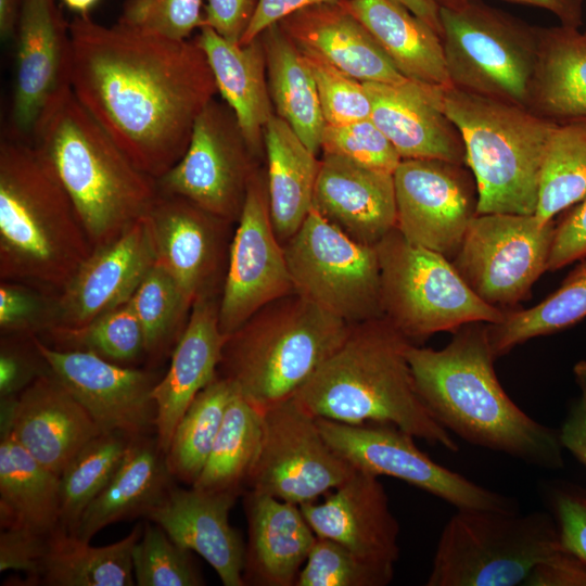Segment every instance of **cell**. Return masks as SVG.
I'll use <instances>...</instances> for the list:
<instances>
[{
    "label": "cell",
    "mask_w": 586,
    "mask_h": 586,
    "mask_svg": "<svg viewBox=\"0 0 586 586\" xmlns=\"http://www.w3.org/2000/svg\"><path fill=\"white\" fill-rule=\"evenodd\" d=\"M551 505L563 546L586 561V489L556 488Z\"/></svg>",
    "instance_id": "obj_53"
},
{
    "label": "cell",
    "mask_w": 586,
    "mask_h": 586,
    "mask_svg": "<svg viewBox=\"0 0 586 586\" xmlns=\"http://www.w3.org/2000/svg\"><path fill=\"white\" fill-rule=\"evenodd\" d=\"M55 295L22 282L2 280L0 330L2 335H39L54 324Z\"/></svg>",
    "instance_id": "obj_50"
},
{
    "label": "cell",
    "mask_w": 586,
    "mask_h": 586,
    "mask_svg": "<svg viewBox=\"0 0 586 586\" xmlns=\"http://www.w3.org/2000/svg\"><path fill=\"white\" fill-rule=\"evenodd\" d=\"M140 322L145 358L158 364L171 354L180 339L192 308L174 278L154 264L130 298Z\"/></svg>",
    "instance_id": "obj_43"
},
{
    "label": "cell",
    "mask_w": 586,
    "mask_h": 586,
    "mask_svg": "<svg viewBox=\"0 0 586 586\" xmlns=\"http://www.w3.org/2000/svg\"><path fill=\"white\" fill-rule=\"evenodd\" d=\"M130 301V300H129ZM75 328L52 327L41 335L52 347L92 353L130 366L145 358L144 336L130 302Z\"/></svg>",
    "instance_id": "obj_44"
},
{
    "label": "cell",
    "mask_w": 586,
    "mask_h": 586,
    "mask_svg": "<svg viewBox=\"0 0 586 586\" xmlns=\"http://www.w3.org/2000/svg\"><path fill=\"white\" fill-rule=\"evenodd\" d=\"M33 343L51 373L85 407L102 432L129 437L155 432L152 396L160 380L149 370L123 366L92 353L59 349L33 335Z\"/></svg>",
    "instance_id": "obj_19"
},
{
    "label": "cell",
    "mask_w": 586,
    "mask_h": 586,
    "mask_svg": "<svg viewBox=\"0 0 586 586\" xmlns=\"http://www.w3.org/2000/svg\"><path fill=\"white\" fill-rule=\"evenodd\" d=\"M62 2L76 15H89V12L97 5L99 0H62Z\"/></svg>",
    "instance_id": "obj_62"
},
{
    "label": "cell",
    "mask_w": 586,
    "mask_h": 586,
    "mask_svg": "<svg viewBox=\"0 0 586 586\" xmlns=\"http://www.w3.org/2000/svg\"><path fill=\"white\" fill-rule=\"evenodd\" d=\"M237 495L171 486L146 519L200 555L225 586H244L245 544L229 522Z\"/></svg>",
    "instance_id": "obj_26"
},
{
    "label": "cell",
    "mask_w": 586,
    "mask_h": 586,
    "mask_svg": "<svg viewBox=\"0 0 586 586\" xmlns=\"http://www.w3.org/2000/svg\"><path fill=\"white\" fill-rule=\"evenodd\" d=\"M394 572L329 538H316L295 586H385Z\"/></svg>",
    "instance_id": "obj_46"
},
{
    "label": "cell",
    "mask_w": 586,
    "mask_h": 586,
    "mask_svg": "<svg viewBox=\"0 0 586 586\" xmlns=\"http://www.w3.org/2000/svg\"><path fill=\"white\" fill-rule=\"evenodd\" d=\"M51 373L31 336L2 335L0 398L15 397L40 375Z\"/></svg>",
    "instance_id": "obj_51"
},
{
    "label": "cell",
    "mask_w": 586,
    "mask_h": 586,
    "mask_svg": "<svg viewBox=\"0 0 586 586\" xmlns=\"http://www.w3.org/2000/svg\"><path fill=\"white\" fill-rule=\"evenodd\" d=\"M555 229L535 214H476L451 262L482 301L504 309L526 298L548 270Z\"/></svg>",
    "instance_id": "obj_12"
},
{
    "label": "cell",
    "mask_w": 586,
    "mask_h": 586,
    "mask_svg": "<svg viewBox=\"0 0 586 586\" xmlns=\"http://www.w3.org/2000/svg\"><path fill=\"white\" fill-rule=\"evenodd\" d=\"M431 26L441 37L440 7L433 0H394Z\"/></svg>",
    "instance_id": "obj_61"
},
{
    "label": "cell",
    "mask_w": 586,
    "mask_h": 586,
    "mask_svg": "<svg viewBox=\"0 0 586 586\" xmlns=\"http://www.w3.org/2000/svg\"><path fill=\"white\" fill-rule=\"evenodd\" d=\"M203 0H125L118 23L175 40L203 25Z\"/></svg>",
    "instance_id": "obj_49"
},
{
    "label": "cell",
    "mask_w": 586,
    "mask_h": 586,
    "mask_svg": "<svg viewBox=\"0 0 586 586\" xmlns=\"http://www.w3.org/2000/svg\"><path fill=\"white\" fill-rule=\"evenodd\" d=\"M194 41L204 52L217 91L235 116L252 153L264 152V129L276 114L270 98L265 50L260 37L234 43L208 26H201Z\"/></svg>",
    "instance_id": "obj_30"
},
{
    "label": "cell",
    "mask_w": 586,
    "mask_h": 586,
    "mask_svg": "<svg viewBox=\"0 0 586 586\" xmlns=\"http://www.w3.org/2000/svg\"><path fill=\"white\" fill-rule=\"evenodd\" d=\"M318 537L393 571L399 558V524L379 476L361 470L326 495L300 506Z\"/></svg>",
    "instance_id": "obj_23"
},
{
    "label": "cell",
    "mask_w": 586,
    "mask_h": 586,
    "mask_svg": "<svg viewBox=\"0 0 586 586\" xmlns=\"http://www.w3.org/2000/svg\"><path fill=\"white\" fill-rule=\"evenodd\" d=\"M259 37L276 114L291 126L310 151L318 154L326 120L306 59L278 24L266 28Z\"/></svg>",
    "instance_id": "obj_36"
},
{
    "label": "cell",
    "mask_w": 586,
    "mask_h": 586,
    "mask_svg": "<svg viewBox=\"0 0 586 586\" xmlns=\"http://www.w3.org/2000/svg\"><path fill=\"white\" fill-rule=\"evenodd\" d=\"M441 109L459 130L477 188L476 214L533 215L542 165L557 124L510 102L437 87Z\"/></svg>",
    "instance_id": "obj_7"
},
{
    "label": "cell",
    "mask_w": 586,
    "mask_h": 586,
    "mask_svg": "<svg viewBox=\"0 0 586 586\" xmlns=\"http://www.w3.org/2000/svg\"><path fill=\"white\" fill-rule=\"evenodd\" d=\"M155 262L152 230L144 216L116 239L92 249L55 295L53 327H80L127 303Z\"/></svg>",
    "instance_id": "obj_21"
},
{
    "label": "cell",
    "mask_w": 586,
    "mask_h": 586,
    "mask_svg": "<svg viewBox=\"0 0 586 586\" xmlns=\"http://www.w3.org/2000/svg\"><path fill=\"white\" fill-rule=\"evenodd\" d=\"M320 151L392 174L402 161L396 148L371 118L326 125Z\"/></svg>",
    "instance_id": "obj_48"
},
{
    "label": "cell",
    "mask_w": 586,
    "mask_h": 586,
    "mask_svg": "<svg viewBox=\"0 0 586 586\" xmlns=\"http://www.w3.org/2000/svg\"><path fill=\"white\" fill-rule=\"evenodd\" d=\"M0 432L9 431L38 462L58 474L102 431L52 374L37 378L17 396L1 398Z\"/></svg>",
    "instance_id": "obj_22"
},
{
    "label": "cell",
    "mask_w": 586,
    "mask_h": 586,
    "mask_svg": "<svg viewBox=\"0 0 586 586\" xmlns=\"http://www.w3.org/2000/svg\"><path fill=\"white\" fill-rule=\"evenodd\" d=\"M244 510V584L295 586L317 538L300 506L249 488Z\"/></svg>",
    "instance_id": "obj_29"
},
{
    "label": "cell",
    "mask_w": 586,
    "mask_h": 586,
    "mask_svg": "<svg viewBox=\"0 0 586 586\" xmlns=\"http://www.w3.org/2000/svg\"><path fill=\"white\" fill-rule=\"evenodd\" d=\"M586 198V124L557 125L544 156L535 216L543 225Z\"/></svg>",
    "instance_id": "obj_41"
},
{
    "label": "cell",
    "mask_w": 586,
    "mask_h": 586,
    "mask_svg": "<svg viewBox=\"0 0 586 586\" xmlns=\"http://www.w3.org/2000/svg\"><path fill=\"white\" fill-rule=\"evenodd\" d=\"M283 250L294 292L351 326L383 317L375 246L353 240L311 207Z\"/></svg>",
    "instance_id": "obj_11"
},
{
    "label": "cell",
    "mask_w": 586,
    "mask_h": 586,
    "mask_svg": "<svg viewBox=\"0 0 586 586\" xmlns=\"http://www.w3.org/2000/svg\"><path fill=\"white\" fill-rule=\"evenodd\" d=\"M174 480L156 435L131 438L117 470L85 509L73 535L91 542L110 524L146 518L165 498Z\"/></svg>",
    "instance_id": "obj_31"
},
{
    "label": "cell",
    "mask_w": 586,
    "mask_h": 586,
    "mask_svg": "<svg viewBox=\"0 0 586 586\" xmlns=\"http://www.w3.org/2000/svg\"><path fill=\"white\" fill-rule=\"evenodd\" d=\"M523 585L526 586H586V561L563 547L538 563Z\"/></svg>",
    "instance_id": "obj_56"
},
{
    "label": "cell",
    "mask_w": 586,
    "mask_h": 586,
    "mask_svg": "<svg viewBox=\"0 0 586 586\" xmlns=\"http://www.w3.org/2000/svg\"><path fill=\"white\" fill-rule=\"evenodd\" d=\"M345 0H259L255 14L239 44H246L256 39L266 28L302 9L320 3L342 2Z\"/></svg>",
    "instance_id": "obj_57"
},
{
    "label": "cell",
    "mask_w": 586,
    "mask_h": 586,
    "mask_svg": "<svg viewBox=\"0 0 586 586\" xmlns=\"http://www.w3.org/2000/svg\"><path fill=\"white\" fill-rule=\"evenodd\" d=\"M561 285L538 304L521 310H506L498 323H487L495 358L537 336L551 334L586 318V256Z\"/></svg>",
    "instance_id": "obj_39"
},
{
    "label": "cell",
    "mask_w": 586,
    "mask_h": 586,
    "mask_svg": "<svg viewBox=\"0 0 586 586\" xmlns=\"http://www.w3.org/2000/svg\"><path fill=\"white\" fill-rule=\"evenodd\" d=\"M375 249L383 317L412 343L468 323H498L505 318V309L485 303L470 289L451 259L408 242L396 228Z\"/></svg>",
    "instance_id": "obj_9"
},
{
    "label": "cell",
    "mask_w": 586,
    "mask_h": 586,
    "mask_svg": "<svg viewBox=\"0 0 586 586\" xmlns=\"http://www.w3.org/2000/svg\"><path fill=\"white\" fill-rule=\"evenodd\" d=\"M563 547L557 522L546 512L457 509L441 533L425 585H523L538 563Z\"/></svg>",
    "instance_id": "obj_8"
},
{
    "label": "cell",
    "mask_w": 586,
    "mask_h": 586,
    "mask_svg": "<svg viewBox=\"0 0 586 586\" xmlns=\"http://www.w3.org/2000/svg\"><path fill=\"white\" fill-rule=\"evenodd\" d=\"M152 230L156 264L177 282L193 303L220 294L229 249L230 221L178 195L157 194L146 215Z\"/></svg>",
    "instance_id": "obj_20"
},
{
    "label": "cell",
    "mask_w": 586,
    "mask_h": 586,
    "mask_svg": "<svg viewBox=\"0 0 586 586\" xmlns=\"http://www.w3.org/2000/svg\"><path fill=\"white\" fill-rule=\"evenodd\" d=\"M71 88L133 164L157 179L183 155L217 92L194 39L175 40L90 15L69 22Z\"/></svg>",
    "instance_id": "obj_1"
},
{
    "label": "cell",
    "mask_w": 586,
    "mask_h": 586,
    "mask_svg": "<svg viewBox=\"0 0 586 586\" xmlns=\"http://www.w3.org/2000/svg\"><path fill=\"white\" fill-rule=\"evenodd\" d=\"M263 412L237 390L206 463L192 487L212 493L241 494L259 448Z\"/></svg>",
    "instance_id": "obj_38"
},
{
    "label": "cell",
    "mask_w": 586,
    "mask_h": 586,
    "mask_svg": "<svg viewBox=\"0 0 586 586\" xmlns=\"http://www.w3.org/2000/svg\"><path fill=\"white\" fill-rule=\"evenodd\" d=\"M76 209L29 142L0 141V277L58 294L92 252Z\"/></svg>",
    "instance_id": "obj_4"
},
{
    "label": "cell",
    "mask_w": 586,
    "mask_h": 586,
    "mask_svg": "<svg viewBox=\"0 0 586 586\" xmlns=\"http://www.w3.org/2000/svg\"><path fill=\"white\" fill-rule=\"evenodd\" d=\"M133 437L101 432L71 459L60 475V528L74 534L88 505L113 476Z\"/></svg>",
    "instance_id": "obj_42"
},
{
    "label": "cell",
    "mask_w": 586,
    "mask_h": 586,
    "mask_svg": "<svg viewBox=\"0 0 586 586\" xmlns=\"http://www.w3.org/2000/svg\"><path fill=\"white\" fill-rule=\"evenodd\" d=\"M30 142L71 199L92 247L116 239L153 206L156 179L133 164L72 88Z\"/></svg>",
    "instance_id": "obj_5"
},
{
    "label": "cell",
    "mask_w": 586,
    "mask_h": 586,
    "mask_svg": "<svg viewBox=\"0 0 586 586\" xmlns=\"http://www.w3.org/2000/svg\"><path fill=\"white\" fill-rule=\"evenodd\" d=\"M220 294L199 297L170 354L167 372L155 384V435L166 454L174 431L194 399L217 375L227 341L219 326Z\"/></svg>",
    "instance_id": "obj_27"
},
{
    "label": "cell",
    "mask_w": 586,
    "mask_h": 586,
    "mask_svg": "<svg viewBox=\"0 0 586 586\" xmlns=\"http://www.w3.org/2000/svg\"><path fill=\"white\" fill-rule=\"evenodd\" d=\"M311 207L353 240L375 246L396 228L393 174L323 154Z\"/></svg>",
    "instance_id": "obj_25"
},
{
    "label": "cell",
    "mask_w": 586,
    "mask_h": 586,
    "mask_svg": "<svg viewBox=\"0 0 586 586\" xmlns=\"http://www.w3.org/2000/svg\"><path fill=\"white\" fill-rule=\"evenodd\" d=\"M140 524L123 539L93 547L90 542L58 528L37 582L48 586H132V549L142 534Z\"/></svg>",
    "instance_id": "obj_37"
},
{
    "label": "cell",
    "mask_w": 586,
    "mask_h": 586,
    "mask_svg": "<svg viewBox=\"0 0 586 586\" xmlns=\"http://www.w3.org/2000/svg\"><path fill=\"white\" fill-rule=\"evenodd\" d=\"M60 476L38 462L9 431H1V528L51 535L60 528Z\"/></svg>",
    "instance_id": "obj_35"
},
{
    "label": "cell",
    "mask_w": 586,
    "mask_h": 586,
    "mask_svg": "<svg viewBox=\"0 0 586 586\" xmlns=\"http://www.w3.org/2000/svg\"><path fill=\"white\" fill-rule=\"evenodd\" d=\"M317 421L327 442L356 470L402 480L457 509L517 512L512 498L436 463L418 448L415 436L393 424H349L326 418Z\"/></svg>",
    "instance_id": "obj_15"
},
{
    "label": "cell",
    "mask_w": 586,
    "mask_h": 586,
    "mask_svg": "<svg viewBox=\"0 0 586 586\" xmlns=\"http://www.w3.org/2000/svg\"><path fill=\"white\" fill-rule=\"evenodd\" d=\"M235 392V385L218 374L194 397L179 420L165 454L174 479L190 486L196 481Z\"/></svg>",
    "instance_id": "obj_40"
},
{
    "label": "cell",
    "mask_w": 586,
    "mask_h": 586,
    "mask_svg": "<svg viewBox=\"0 0 586 586\" xmlns=\"http://www.w3.org/2000/svg\"><path fill=\"white\" fill-rule=\"evenodd\" d=\"M351 328L293 292L269 303L228 335L218 374L264 411L293 397Z\"/></svg>",
    "instance_id": "obj_6"
},
{
    "label": "cell",
    "mask_w": 586,
    "mask_h": 586,
    "mask_svg": "<svg viewBox=\"0 0 586 586\" xmlns=\"http://www.w3.org/2000/svg\"><path fill=\"white\" fill-rule=\"evenodd\" d=\"M237 222L219 298V326L227 336L269 303L294 292L283 244L272 227L266 174L259 168Z\"/></svg>",
    "instance_id": "obj_16"
},
{
    "label": "cell",
    "mask_w": 586,
    "mask_h": 586,
    "mask_svg": "<svg viewBox=\"0 0 586 586\" xmlns=\"http://www.w3.org/2000/svg\"><path fill=\"white\" fill-rule=\"evenodd\" d=\"M440 20L450 85L526 107L539 27L482 0L440 8Z\"/></svg>",
    "instance_id": "obj_10"
},
{
    "label": "cell",
    "mask_w": 586,
    "mask_h": 586,
    "mask_svg": "<svg viewBox=\"0 0 586 586\" xmlns=\"http://www.w3.org/2000/svg\"><path fill=\"white\" fill-rule=\"evenodd\" d=\"M440 8H455L467 0H433ZM551 12L563 26L579 28L583 24L584 0H508Z\"/></svg>",
    "instance_id": "obj_59"
},
{
    "label": "cell",
    "mask_w": 586,
    "mask_h": 586,
    "mask_svg": "<svg viewBox=\"0 0 586 586\" xmlns=\"http://www.w3.org/2000/svg\"><path fill=\"white\" fill-rule=\"evenodd\" d=\"M372 122L402 160L433 158L466 164L461 135L438 104L436 89L406 79L398 84L364 82Z\"/></svg>",
    "instance_id": "obj_24"
},
{
    "label": "cell",
    "mask_w": 586,
    "mask_h": 586,
    "mask_svg": "<svg viewBox=\"0 0 586 586\" xmlns=\"http://www.w3.org/2000/svg\"><path fill=\"white\" fill-rule=\"evenodd\" d=\"M558 432L562 448L586 468V396L573 403Z\"/></svg>",
    "instance_id": "obj_58"
},
{
    "label": "cell",
    "mask_w": 586,
    "mask_h": 586,
    "mask_svg": "<svg viewBox=\"0 0 586 586\" xmlns=\"http://www.w3.org/2000/svg\"><path fill=\"white\" fill-rule=\"evenodd\" d=\"M396 229L410 243L453 259L477 209V188L462 165L404 158L395 169Z\"/></svg>",
    "instance_id": "obj_17"
},
{
    "label": "cell",
    "mask_w": 586,
    "mask_h": 586,
    "mask_svg": "<svg viewBox=\"0 0 586 586\" xmlns=\"http://www.w3.org/2000/svg\"><path fill=\"white\" fill-rule=\"evenodd\" d=\"M453 333L442 349L411 344L407 352L417 392L433 418L470 444L561 469L559 432L526 415L500 385L487 323H468Z\"/></svg>",
    "instance_id": "obj_2"
},
{
    "label": "cell",
    "mask_w": 586,
    "mask_h": 586,
    "mask_svg": "<svg viewBox=\"0 0 586 586\" xmlns=\"http://www.w3.org/2000/svg\"><path fill=\"white\" fill-rule=\"evenodd\" d=\"M573 373L582 395L586 396V360L575 364Z\"/></svg>",
    "instance_id": "obj_63"
},
{
    "label": "cell",
    "mask_w": 586,
    "mask_h": 586,
    "mask_svg": "<svg viewBox=\"0 0 586 586\" xmlns=\"http://www.w3.org/2000/svg\"><path fill=\"white\" fill-rule=\"evenodd\" d=\"M24 0H0V37L14 40Z\"/></svg>",
    "instance_id": "obj_60"
},
{
    "label": "cell",
    "mask_w": 586,
    "mask_h": 586,
    "mask_svg": "<svg viewBox=\"0 0 586 586\" xmlns=\"http://www.w3.org/2000/svg\"><path fill=\"white\" fill-rule=\"evenodd\" d=\"M584 33L586 34V30Z\"/></svg>",
    "instance_id": "obj_64"
},
{
    "label": "cell",
    "mask_w": 586,
    "mask_h": 586,
    "mask_svg": "<svg viewBox=\"0 0 586 586\" xmlns=\"http://www.w3.org/2000/svg\"><path fill=\"white\" fill-rule=\"evenodd\" d=\"M413 344L386 318L353 324L347 337L296 392L316 418L349 424H393L456 453L451 434L421 400L407 357Z\"/></svg>",
    "instance_id": "obj_3"
},
{
    "label": "cell",
    "mask_w": 586,
    "mask_h": 586,
    "mask_svg": "<svg viewBox=\"0 0 586 586\" xmlns=\"http://www.w3.org/2000/svg\"><path fill=\"white\" fill-rule=\"evenodd\" d=\"M557 125L586 124V34L538 28L537 60L526 106Z\"/></svg>",
    "instance_id": "obj_32"
},
{
    "label": "cell",
    "mask_w": 586,
    "mask_h": 586,
    "mask_svg": "<svg viewBox=\"0 0 586 586\" xmlns=\"http://www.w3.org/2000/svg\"><path fill=\"white\" fill-rule=\"evenodd\" d=\"M369 30L395 67L408 79L451 86L440 35L394 0L341 2Z\"/></svg>",
    "instance_id": "obj_33"
},
{
    "label": "cell",
    "mask_w": 586,
    "mask_h": 586,
    "mask_svg": "<svg viewBox=\"0 0 586 586\" xmlns=\"http://www.w3.org/2000/svg\"><path fill=\"white\" fill-rule=\"evenodd\" d=\"M14 40V78L4 132L30 142L44 116L71 89L69 23L56 0H24Z\"/></svg>",
    "instance_id": "obj_18"
},
{
    "label": "cell",
    "mask_w": 586,
    "mask_h": 586,
    "mask_svg": "<svg viewBox=\"0 0 586 586\" xmlns=\"http://www.w3.org/2000/svg\"><path fill=\"white\" fill-rule=\"evenodd\" d=\"M264 152L270 217L283 244L300 229L311 208L320 160L277 114L264 129Z\"/></svg>",
    "instance_id": "obj_34"
},
{
    "label": "cell",
    "mask_w": 586,
    "mask_h": 586,
    "mask_svg": "<svg viewBox=\"0 0 586 586\" xmlns=\"http://www.w3.org/2000/svg\"><path fill=\"white\" fill-rule=\"evenodd\" d=\"M259 0H206L203 25L224 38L240 43L257 9Z\"/></svg>",
    "instance_id": "obj_55"
},
{
    "label": "cell",
    "mask_w": 586,
    "mask_h": 586,
    "mask_svg": "<svg viewBox=\"0 0 586 586\" xmlns=\"http://www.w3.org/2000/svg\"><path fill=\"white\" fill-rule=\"evenodd\" d=\"M586 256V198L556 224L548 270H559Z\"/></svg>",
    "instance_id": "obj_54"
},
{
    "label": "cell",
    "mask_w": 586,
    "mask_h": 586,
    "mask_svg": "<svg viewBox=\"0 0 586 586\" xmlns=\"http://www.w3.org/2000/svg\"><path fill=\"white\" fill-rule=\"evenodd\" d=\"M190 550L174 542L154 522H145L132 549L138 586H200L204 584Z\"/></svg>",
    "instance_id": "obj_45"
},
{
    "label": "cell",
    "mask_w": 586,
    "mask_h": 586,
    "mask_svg": "<svg viewBox=\"0 0 586 586\" xmlns=\"http://www.w3.org/2000/svg\"><path fill=\"white\" fill-rule=\"evenodd\" d=\"M355 470L327 442L317 418L291 397L264 410L246 485L301 506L329 494Z\"/></svg>",
    "instance_id": "obj_13"
},
{
    "label": "cell",
    "mask_w": 586,
    "mask_h": 586,
    "mask_svg": "<svg viewBox=\"0 0 586 586\" xmlns=\"http://www.w3.org/2000/svg\"><path fill=\"white\" fill-rule=\"evenodd\" d=\"M49 536L22 528H1L0 571L23 572L27 585H37Z\"/></svg>",
    "instance_id": "obj_52"
},
{
    "label": "cell",
    "mask_w": 586,
    "mask_h": 586,
    "mask_svg": "<svg viewBox=\"0 0 586 586\" xmlns=\"http://www.w3.org/2000/svg\"><path fill=\"white\" fill-rule=\"evenodd\" d=\"M278 25L301 50L319 55L362 82L398 84L408 79L341 2L302 9Z\"/></svg>",
    "instance_id": "obj_28"
},
{
    "label": "cell",
    "mask_w": 586,
    "mask_h": 586,
    "mask_svg": "<svg viewBox=\"0 0 586 586\" xmlns=\"http://www.w3.org/2000/svg\"><path fill=\"white\" fill-rule=\"evenodd\" d=\"M301 51L314 76L326 125L370 118L371 103L362 81L315 53Z\"/></svg>",
    "instance_id": "obj_47"
},
{
    "label": "cell",
    "mask_w": 586,
    "mask_h": 586,
    "mask_svg": "<svg viewBox=\"0 0 586 586\" xmlns=\"http://www.w3.org/2000/svg\"><path fill=\"white\" fill-rule=\"evenodd\" d=\"M256 160L230 107L213 99L196 117L183 155L156 179L157 190L234 222L258 169Z\"/></svg>",
    "instance_id": "obj_14"
}]
</instances>
